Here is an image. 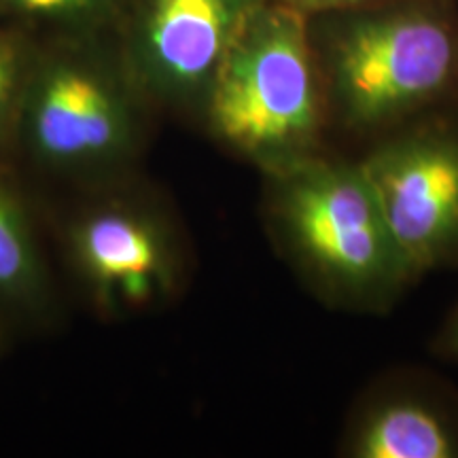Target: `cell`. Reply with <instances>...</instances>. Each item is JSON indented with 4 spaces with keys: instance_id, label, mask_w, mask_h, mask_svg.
Segmentation results:
<instances>
[{
    "instance_id": "10",
    "label": "cell",
    "mask_w": 458,
    "mask_h": 458,
    "mask_svg": "<svg viewBox=\"0 0 458 458\" xmlns=\"http://www.w3.org/2000/svg\"><path fill=\"white\" fill-rule=\"evenodd\" d=\"M11 4L28 13L37 15H68L85 11L94 4L105 3V0H9Z\"/></svg>"
},
{
    "instance_id": "3",
    "label": "cell",
    "mask_w": 458,
    "mask_h": 458,
    "mask_svg": "<svg viewBox=\"0 0 458 458\" xmlns=\"http://www.w3.org/2000/svg\"><path fill=\"white\" fill-rule=\"evenodd\" d=\"M458 71V37L425 7L359 11L329 32V100L351 130L401 122L437 100Z\"/></svg>"
},
{
    "instance_id": "2",
    "label": "cell",
    "mask_w": 458,
    "mask_h": 458,
    "mask_svg": "<svg viewBox=\"0 0 458 458\" xmlns=\"http://www.w3.org/2000/svg\"><path fill=\"white\" fill-rule=\"evenodd\" d=\"M276 176L280 223L323 293L376 308L414 280L360 162L312 156Z\"/></svg>"
},
{
    "instance_id": "13",
    "label": "cell",
    "mask_w": 458,
    "mask_h": 458,
    "mask_svg": "<svg viewBox=\"0 0 458 458\" xmlns=\"http://www.w3.org/2000/svg\"><path fill=\"white\" fill-rule=\"evenodd\" d=\"M450 348L458 354V317H456L454 327H452V331H450Z\"/></svg>"
},
{
    "instance_id": "12",
    "label": "cell",
    "mask_w": 458,
    "mask_h": 458,
    "mask_svg": "<svg viewBox=\"0 0 458 458\" xmlns=\"http://www.w3.org/2000/svg\"><path fill=\"white\" fill-rule=\"evenodd\" d=\"M17 81V54L9 43L0 41V111L9 102Z\"/></svg>"
},
{
    "instance_id": "1",
    "label": "cell",
    "mask_w": 458,
    "mask_h": 458,
    "mask_svg": "<svg viewBox=\"0 0 458 458\" xmlns=\"http://www.w3.org/2000/svg\"><path fill=\"white\" fill-rule=\"evenodd\" d=\"M308 15L267 0L246 24L208 91L223 140L274 172L317 156L323 130Z\"/></svg>"
},
{
    "instance_id": "7",
    "label": "cell",
    "mask_w": 458,
    "mask_h": 458,
    "mask_svg": "<svg viewBox=\"0 0 458 458\" xmlns=\"http://www.w3.org/2000/svg\"><path fill=\"white\" fill-rule=\"evenodd\" d=\"M357 458H454L458 439L445 418L416 399H391L360 420L351 444Z\"/></svg>"
},
{
    "instance_id": "5",
    "label": "cell",
    "mask_w": 458,
    "mask_h": 458,
    "mask_svg": "<svg viewBox=\"0 0 458 458\" xmlns=\"http://www.w3.org/2000/svg\"><path fill=\"white\" fill-rule=\"evenodd\" d=\"M267 0H147L140 57L148 77L179 94H208L233 43Z\"/></svg>"
},
{
    "instance_id": "8",
    "label": "cell",
    "mask_w": 458,
    "mask_h": 458,
    "mask_svg": "<svg viewBox=\"0 0 458 458\" xmlns=\"http://www.w3.org/2000/svg\"><path fill=\"white\" fill-rule=\"evenodd\" d=\"M83 255L96 276L114 283L131 297L151 289L157 270V244L148 229L119 215L98 216L83 233Z\"/></svg>"
},
{
    "instance_id": "9",
    "label": "cell",
    "mask_w": 458,
    "mask_h": 458,
    "mask_svg": "<svg viewBox=\"0 0 458 458\" xmlns=\"http://www.w3.org/2000/svg\"><path fill=\"white\" fill-rule=\"evenodd\" d=\"M28 270V246L13 210L0 198V284H15Z\"/></svg>"
},
{
    "instance_id": "6",
    "label": "cell",
    "mask_w": 458,
    "mask_h": 458,
    "mask_svg": "<svg viewBox=\"0 0 458 458\" xmlns=\"http://www.w3.org/2000/svg\"><path fill=\"white\" fill-rule=\"evenodd\" d=\"M34 131L54 157L100 153L117 136V106L98 77L79 66H57L38 89Z\"/></svg>"
},
{
    "instance_id": "4",
    "label": "cell",
    "mask_w": 458,
    "mask_h": 458,
    "mask_svg": "<svg viewBox=\"0 0 458 458\" xmlns=\"http://www.w3.org/2000/svg\"><path fill=\"white\" fill-rule=\"evenodd\" d=\"M411 276L458 261V123L435 122L360 159Z\"/></svg>"
},
{
    "instance_id": "11",
    "label": "cell",
    "mask_w": 458,
    "mask_h": 458,
    "mask_svg": "<svg viewBox=\"0 0 458 458\" xmlns=\"http://www.w3.org/2000/svg\"><path fill=\"white\" fill-rule=\"evenodd\" d=\"M278 3L289 4L303 15H323V13H340V11H354L363 9L371 3H380V0H278Z\"/></svg>"
}]
</instances>
